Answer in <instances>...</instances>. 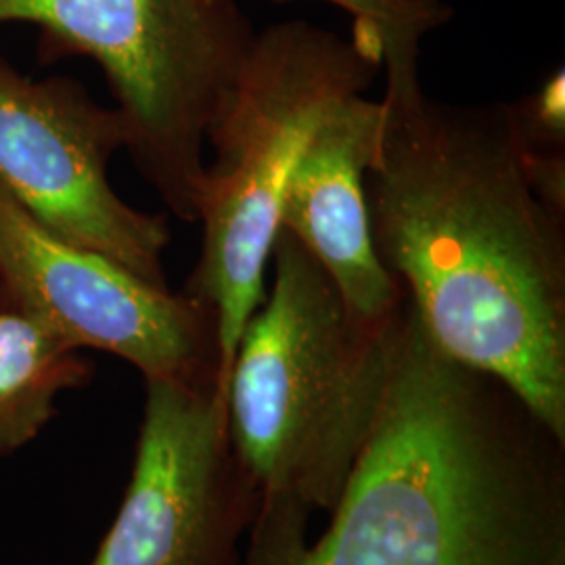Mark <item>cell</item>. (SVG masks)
<instances>
[{
    "mask_svg": "<svg viewBox=\"0 0 565 565\" xmlns=\"http://www.w3.org/2000/svg\"><path fill=\"white\" fill-rule=\"evenodd\" d=\"M0 23L36 25L61 53L102 67L142 177L198 223L212 124L256 36L235 0H0Z\"/></svg>",
    "mask_w": 565,
    "mask_h": 565,
    "instance_id": "5b68a950",
    "label": "cell"
},
{
    "mask_svg": "<svg viewBox=\"0 0 565 565\" xmlns=\"http://www.w3.org/2000/svg\"><path fill=\"white\" fill-rule=\"evenodd\" d=\"M126 142L118 109L74 82L32 81L0 57V189L55 235L168 285L166 221L128 205L109 182Z\"/></svg>",
    "mask_w": 565,
    "mask_h": 565,
    "instance_id": "ba28073f",
    "label": "cell"
},
{
    "mask_svg": "<svg viewBox=\"0 0 565 565\" xmlns=\"http://www.w3.org/2000/svg\"><path fill=\"white\" fill-rule=\"evenodd\" d=\"M564 70H559L534 95L511 105L527 147L536 151H564Z\"/></svg>",
    "mask_w": 565,
    "mask_h": 565,
    "instance_id": "7c38bea8",
    "label": "cell"
},
{
    "mask_svg": "<svg viewBox=\"0 0 565 565\" xmlns=\"http://www.w3.org/2000/svg\"><path fill=\"white\" fill-rule=\"evenodd\" d=\"M354 18V32L384 53L387 42L424 39L452 15L443 0H324Z\"/></svg>",
    "mask_w": 565,
    "mask_h": 565,
    "instance_id": "8fae6325",
    "label": "cell"
},
{
    "mask_svg": "<svg viewBox=\"0 0 565 565\" xmlns=\"http://www.w3.org/2000/svg\"><path fill=\"white\" fill-rule=\"evenodd\" d=\"M565 440L455 361L406 298L384 401L329 527L256 509L242 565H565Z\"/></svg>",
    "mask_w": 565,
    "mask_h": 565,
    "instance_id": "7a4b0ae2",
    "label": "cell"
},
{
    "mask_svg": "<svg viewBox=\"0 0 565 565\" xmlns=\"http://www.w3.org/2000/svg\"><path fill=\"white\" fill-rule=\"evenodd\" d=\"M0 291L70 348L120 356L145 380L223 384L216 317L207 303L63 239L2 189Z\"/></svg>",
    "mask_w": 565,
    "mask_h": 565,
    "instance_id": "8992f818",
    "label": "cell"
},
{
    "mask_svg": "<svg viewBox=\"0 0 565 565\" xmlns=\"http://www.w3.org/2000/svg\"><path fill=\"white\" fill-rule=\"evenodd\" d=\"M380 67L382 53L359 34L342 39L308 21L268 25L252 41L207 135L214 158L198 200L202 254L186 282V294L214 310L224 387L243 331L264 302L291 174L331 109L364 95Z\"/></svg>",
    "mask_w": 565,
    "mask_h": 565,
    "instance_id": "277c9868",
    "label": "cell"
},
{
    "mask_svg": "<svg viewBox=\"0 0 565 565\" xmlns=\"http://www.w3.org/2000/svg\"><path fill=\"white\" fill-rule=\"evenodd\" d=\"M273 289L243 331L226 385L228 434L256 509L331 513L384 401L403 302L366 321L279 228Z\"/></svg>",
    "mask_w": 565,
    "mask_h": 565,
    "instance_id": "3957f363",
    "label": "cell"
},
{
    "mask_svg": "<svg viewBox=\"0 0 565 565\" xmlns=\"http://www.w3.org/2000/svg\"><path fill=\"white\" fill-rule=\"evenodd\" d=\"M382 124V99L354 95L333 107L291 174L279 218V228L302 243L366 321H382L404 298L373 249L364 200Z\"/></svg>",
    "mask_w": 565,
    "mask_h": 565,
    "instance_id": "9c48e42d",
    "label": "cell"
},
{
    "mask_svg": "<svg viewBox=\"0 0 565 565\" xmlns=\"http://www.w3.org/2000/svg\"><path fill=\"white\" fill-rule=\"evenodd\" d=\"M130 486L90 565H239L258 497L228 434L218 380H145Z\"/></svg>",
    "mask_w": 565,
    "mask_h": 565,
    "instance_id": "52a82bcc",
    "label": "cell"
},
{
    "mask_svg": "<svg viewBox=\"0 0 565 565\" xmlns=\"http://www.w3.org/2000/svg\"><path fill=\"white\" fill-rule=\"evenodd\" d=\"M417 39L387 42L384 124L364 174L373 249L425 331L565 440V205L511 105L436 102Z\"/></svg>",
    "mask_w": 565,
    "mask_h": 565,
    "instance_id": "6da1fadb",
    "label": "cell"
},
{
    "mask_svg": "<svg viewBox=\"0 0 565 565\" xmlns=\"http://www.w3.org/2000/svg\"><path fill=\"white\" fill-rule=\"evenodd\" d=\"M86 380L78 350L20 310H0V457L34 440L61 392Z\"/></svg>",
    "mask_w": 565,
    "mask_h": 565,
    "instance_id": "30bf717a",
    "label": "cell"
}]
</instances>
